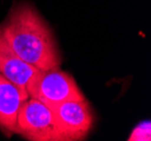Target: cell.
Listing matches in <instances>:
<instances>
[{
    "label": "cell",
    "instance_id": "cell-1",
    "mask_svg": "<svg viewBox=\"0 0 151 141\" xmlns=\"http://www.w3.org/2000/svg\"><path fill=\"white\" fill-rule=\"evenodd\" d=\"M0 33L20 58L38 70L60 67L61 55L52 31L31 5L14 6L0 25Z\"/></svg>",
    "mask_w": 151,
    "mask_h": 141
},
{
    "label": "cell",
    "instance_id": "cell-2",
    "mask_svg": "<svg viewBox=\"0 0 151 141\" xmlns=\"http://www.w3.org/2000/svg\"><path fill=\"white\" fill-rule=\"evenodd\" d=\"M16 133L31 141H61L53 109L32 97L19 107Z\"/></svg>",
    "mask_w": 151,
    "mask_h": 141
},
{
    "label": "cell",
    "instance_id": "cell-3",
    "mask_svg": "<svg viewBox=\"0 0 151 141\" xmlns=\"http://www.w3.org/2000/svg\"><path fill=\"white\" fill-rule=\"evenodd\" d=\"M29 97L36 98L45 105L54 107L67 101H82L85 96L75 78L59 68L41 71L27 88Z\"/></svg>",
    "mask_w": 151,
    "mask_h": 141
},
{
    "label": "cell",
    "instance_id": "cell-4",
    "mask_svg": "<svg viewBox=\"0 0 151 141\" xmlns=\"http://www.w3.org/2000/svg\"><path fill=\"white\" fill-rule=\"evenodd\" d=\"M61 141H78L85 139L94 124V113L89 103L82 101H67L54 107Z\"/></svg>",
    "mask_w": 151,
    "mask_h": 141
},
{
    "label": "cell",
    "instance_id": "cell-5",
    "mask_svg": "<svg viewBox=\"0 0 151 141\" xmlns=\"http://www.w3.org/2000/svg\"><path fill=\"white\" fill-rule=\"evenodd\" d=\"M0 73L18 87L26 89L40 76L41 70L25 62L0 33Z\"/></svg>",
    "mask_w": 151,
    "mask_h": 141
},
{
    "label": "cell",
    "instance_id": "cell-6",
    "mask_svg": "<svg viewBox=\"0 0 151 141\" xmlns=\"http://www.w3.org/2000/svg\"><path fill=\"white\" fill-rule=\"evenodd\" d=\"M28 97L27 90L0 73V129L7 135L16 133L19 107Z\"/></svg>",
    "mask_w": 151,
    "mask_h": 141
},
{
    "label": "cell",
    "instance_id": "cell-7",
    "mask_svg": "<svg viewBox=\"0 0 151 141\" xmlns=\"http://www.w3.org/2000/svg\"><path fill=\"white\" fill-rule=\"evenodd\" d=\"M129 141H150L151 132H150V122L145 121L141 122L135 128L133 129L131 135L129 137Z\"/></svg>",
    "mask_w": 151,
    "mask_h": 141
}]
</instances>
